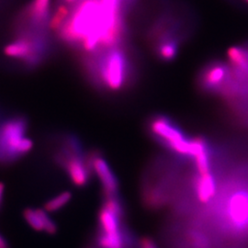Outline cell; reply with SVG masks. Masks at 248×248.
I'll return each instance as SVG.
<instances>
[{"label":"cell","instance_id":"cell-1","mask_svg":"<svg viewBox=\"0 0 248 248\" xmlns=\"http://www.w3.org/2000/svg\"><path fill=\"white\" fill-rule=\"evenodd\" d=\"M121 9L108 7L101 0H80L56 31L58 38L81 54L125 44Z\"/></svg>","mask_w":248,"mask_h":248},{"label":"cell","instance_id":"cell-2","mask_svg":"<svg viewBox=\"0 0 248 248\" xmlns=\"http://www.w3.org/2000/svg\"><path fill=\"white\" fill-rule=\"evenodd\" d=\"M81 67L94 89L108 94L131 89L137 78L131 48L125 44L81 54Z\"/></svg>","mask_w":248,"mask_h":248},{"label":"cell","instance_id":"cell-3","mask_svg":"<svg viewBox=\"0 0 248 248\" xmlns=\"http://www.w3.org/2000/svg\"><path fill=\"white\" fill-rule=\"evenodd\" d=\"M53 160L77 187L89 186L94 177L89 152L85 150L83 143L75 134L67 133L62 136L60 145L53 153Z\"/></svg>","mask_w":248,"mask_h":248},{"label":"cell","instance_id":"cell-4","mask_svg":"<svg viewBox=\"0 0 248 248\" xmlns=\"http://www.w3.org/2000/svg\"><path fill=\"white\" fill-rule=\"evenodd\" d=\"M3 53L13 61L20 62L24 68L33 70L48 59L51 45L45 32L23 30L4 47Z\"/></svg>","mask_w":248,"mask_h":248},{"label":"cell","instance_id":"cell-5","mask_svg":"<svg viewBox=\"0 0 248 248\" xmlns=\"http://www.w3.org/2000/svg\"><path fill=\"white\" fill-rule=\"evenodd\" d=\"M29 121L22 115H13L0 122V164L17 162L33 148V142L27 137Z\"/></svg>","mask_w":248,"mask_h":248},{"label":"cell","instance_id":"cell-6","mask_svg":"<svg viewBox=\"0 0 248 248\" xmlns=\"http://www.w3.org/2000/svg\"><path fill=\"white\" fill-rule=\"evenodd\" d=\"M146 126L153 139L162 146L179 155L191 156V139H187L168 116H153L147 121Z\"/></svg>","mask_w":248,"mask_h":248},{"label":"cell","instance_id":"cell-7","mask_svg":"<svg viewBox=\"0 0 248 248\" xmlns=\"http://www.w3.org/2000/svg\"><path fill=\"white\" fill-rule=\"evenodd\" d=\"M94 248H139V240L127 222L117 230L97 229L93 238Z\"/></svg>","mask_w":248,"mask_h":248},{"label":"cell","instance_id":"cell-8","mask_svg":"<svg viewBox=\"0 0 248 248\" xmlns=\"http://www.w3.org/2000/svg\"><path fill=\"white\" fill-rule=\"evenodd\" d=\"M89 160L94 172L98 177L104 196L119 195L120 183L114 171L108 163L105 156L99 150L89 151Z\"/></svg>","mask_w":248,"mask_h":248},{"label":"cell","instance_id":"cell-9","mask_svg":"<svg viewBox=\"0 0 248 248\" xmlns=\"http://www.w3.org/2000/svg\"><path fill=\"white\" fill-rule=\"evenodd\" d=\"M228 219L236 229L248 227V193L238 192L231 198L228 203Z\"/></svg>","mask_w":248,"mask_h":248},{"label":"cell","instance_id":"cell-10","mask_svg":"<svg viewBox=\"0 0 248 248\" xmlns=\"http://www.w3.org/2000/svg\"><path fill=\"white\" fill-rule=\"evenodd\" d=\"M50 3L51 0H33L30 4L26 14L30 28L24 30L45 32L46 25L50 22Z\"/></svg>","mask_w":248,"mask_h":248},{"label":"cell","instance_id":"cell-11","mask_svg":"<svg viewBox=\"0 0 248 248\" xmlns=\"http://www.w3.org/2000/svg\"><path fill=\"white\" fill-rule=\"evenodd\" d=\"M155 53L160 61L170 62L176 58L178 53V43L171 32L161 34L156 39Z\"/></svg>","mask_w":248,"mask_h":248},{"label":"cell","instance_id":"cell-12","mask_svg":"<svg viewBox=\"0 0 248 248\" xmlns=\"http://www.w3.org/2000/svg\"><path fill=\"white\" fill-rule=\"evenodd\" d=\"M195 193L198 201L202 203H208L216 194V182L211 172L198 175L196 178Z\"/></svg>","mask_w":248,"mask_h":248},{"label":"cell","instance_id":"cell-13","mask_svg":"<svg viewBox=\"0 0 248 248\" xmlns=\"http://www.w3.org/2000/svg\"><path fill=\"white\" fill-rule=\"evenodd\" d=\"M228 70L222 63H213L205 69L202 76V85L206 89H217L226 82Z\"/></svg>","mask_w":248,"mask_h":248},{"label":"cell","instance_id":"cell-14","mask_svg":"<svg viewBox=\"0 0 248 248\" xmlns=\"http://www.w3.org/2000/svg\"><path fill=\"white\" fill-rule=\"evenodd\" d=\"M227 56L232 67L239 76L248 78V52L240 47H231Z\"/></svg>","mask_w":248,"mask_h":248},{"label":"cell","instance_id":"cell-15","mask_svg":"<svg viewBox=\"0 0 248 248\" xmlns=\"http://www.w3.org/2000/svg\"><path fill=\"white\" fill-rule=\"evenodd\" d=\"M72 193L69 191H63L58 195L54 196L45 204V210L48 213H55L60 211L64 206L70 202Z\"/></svg>","mask_w":248,"mask_h":248},{"label":"cell","instance_id":"cell-16","mask_svg":"<svg viewBox=\"0 0 248 248\" xmlns=\"http://www.w3.org/2000/svg\"><path fill=\"white\" fill-rule=\"evenodd\" d=\"M70 11L71 9H69L66 5H60L54 12L52 18L50 19L49 29L53 31H57L68 18Z\"/></svg>","mask_w":248,"mask_h":248},{"label":"cell","instance_id":"cell-17","mask_svg":"<svg viewBox=\"0 0 248 248\" xmlns=\"http://www.w3.org/2000/svg\"><path fill=\"white\" fill-rule=\"evenodd\" d=\"M23 218L31 228L37 232H44V225L42 222V218L40 215L39 209L26 208L23 211Z\"/></svg>","mask_w":248,"mask_h":248},{"label":"cell","instance_id":"cell-18","mask_svg":"<svg viewBox=\"0 0 248 248\" xmlns=\"http://www.w3.org/2000/svg\"><path fill=\"white\" fill-rule=\"evenodd\" d=\"M195 166L198 174H206L211 172V163H210V154L209 150L205 151L203 153L198 155L194 157Z\"/></svg>","mask_w":248,"mask_h":248},{"label":"cell","instance_id":"cell-19","mask_svg":"<svg viewBox=\"0 0 248 248\" xmlns=\"http://www.w3.org/2000/svg\"><path fill=\"white\" fill-rule=\"evenodd\" d=\"M139 248H158V247L152 238L148 236H143L139 240Z\"/></svg>","mask_w":248,"mask_h":248},{"label":"cell","instance_id":"cell-20","mask_svg":"<svg viewBox=\"0 0 248 248\" xmlns=\"http://www.w3.org/2000/svg\"><path fill=\"white\" fill-rule=\"evenodd\" d=\"M0 248H11L9 241L0 233Z\"/></svg>","mask_w":248,"mask_h":248},{"label":"cell","instance_id":"cell-21","mask_svg":"<svg viewBox=\"0 0 248 248\" xmlns=\"http://www.w3.org/2000/svg\"><path fill=\"white\" fill-rule=\"evenodd\" d=\"M64 2H65L66 4H74V3L77 2V0H64Z\"/></svg>","mask_w":248,"mask_h":248},{"label":"cell","instance_id":"cell-22","mask_svg":"<svg viewBox=\"0 0 248 248\" xmlns=\"http://www.w3.org/2000/svg\"><path fill=\"white\" fill-rule=\"evenodd\" d=\"M243 1H244V2H246V3H248V0H243Z\"/></svg>","mask_w":248,"mask_h":248},{"label":"cell","instance_id":"cell-23","mask_svg":"<svg viewBox=\"0 0 248 248\" xmlns=\"http://www.w3.org/2000/svg\"><path fill=\"white\" fill-rule=\"evenodd\" d=\"M86 248H94L93 247H87Z\"/></svg>","mask_w":248,"mask_h":248}]
</instances>
